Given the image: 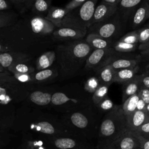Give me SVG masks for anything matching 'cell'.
Segmentation results:
<instances>
[{
  "label": "cell",
  "instance_id": "6da1fadb",
  "mask_svg": "<svg viewBox=\"0 0 149 149\" xmlns=\"http://www.w3.org/2000/svg\"><path fill=\"white\" fill-rule=\"evenodd\" d=\"M13 130L21 138L48 139L69 134L59 114L23 104L16 109Z\"/></svg>",
  "mask_w": 149,
  "mask_h": 149
},
{
  "label": "cell",
  "instance_id": "7a4b0ae2",
  "mask_svg": "<svg viewBox=\"0 0 149 149\" xmlns=\"http://www.w3.org/2000/svg\"><path fill=\"white\" fill-rule=\"evenodd\" d=\"M94 49L84 40L69 41L56 47V63L60 81L75 77Z\"/></svg>",
  "mask_w": 149,
  "mask_h": 149
},
{
  "label": "cell",
  "instance_id": "3957f363",
  "mask_svg": "<svg viewBox=\"0 0 149 149\" xmlns=\"http://www.w3.org/2000/svg\"><path fill=\"white\" fill-rule=\"evenodd\" d=\"M59 116L69 134L86 139L96 146L100 125L104 115L98 112L94 104Z\"/></svg>",
  "mask_w": 149,
  "mask_h": 149
},
{
  "label": "cell",
  "instance_id": "277c9868",
  "mask_svg": "<svg viewBox=\"0 0 149 149\" xmlns=\"http://www.w3.org/2000/svg\"><path fill=\"white\" fill-rule=\"evenodd\" d=\"M92 96L79 84L56 88L52 97L51 110L61 115L82 109L93 104Z\"/></svg>",
  "mask_w": 149,
  "mask_h": 149
},
{
  "label": "cell",
  "instance_id": "5b68a950",
  "mask_svg": "<svg viewBox=\"0 0 149 149\" xmlns=\"http://www.w3.org/2000/svg\"><path fill=\"white\" fill-rule=\"evenodd\" d=\"M127 131L126 116L122 105H115L104 115L100 125L95 149L105 146L119 138Z\"/></svg>",
  "mask_w": 149,
  "mask_h": 149
},
{
  "label": "cell",
  "instance_id": "8992f818",
  "mask_svg": "<svg viewBox=\"0 0 149 149\" xmlns=\"http://www.w3.org/2000/svg\"><path fill=\"white\" fill-rule=\"evenodd\" d=\"M98 0H87L66 15L61 26L70 27L87 32L94 15Z\"/></svg>",
  "mask_w": 149,
  "mask_h": 149
},
{
  "label": "cell",
  "instance_id": "52a82bcc",
  "mask_svg": "<svg viewBox=\"0 0 149 149\" xmlns=\"http://www.w3.org/2000/svg\"><path fill=\"white\" fill-rule=\"evenodd\" d=\"M33 85L19 82L16 79L10 82L0 84L1 105L22 104L27 98Z\"/></svg>",
  "mask_w": 149,
  "mask_h": 149
},
{
  "label": "cell",
  "instance_id": "ba28073f",
  "mask_svg": "<svg viewBox=\"0 0 149 149\" xmlns=\"http://www.w3.org/2000/svg\"><path fill=\"white\" fill-rule=\"evenodd\" d=\"M47 149H95L94 143L83 137L66 134L45 140Z\"/></svg>",
  "mask_w": 149,
  "mask_h": 149
},
{
  "label": "cell",
  "instance_id": "9c48e42d",
  "mask_svg": "<svg viewBox=\"0 0 149 149\" xmlns=\"http://www.w3.org/2000/svg\"><path fill=\"white\" fill-rule=\"evenodd\" d=\"M123 21L117 11L106 20L90 26L87 34H95L104 38L112 40L121 31Z\"/></svg>",
  "mask_w": 149,
  "mask_h": 149
},
{
  "label": "cell",
  "instance_id": "30bf717a",
  "mask_svg": "<svg viewBox=\"0 0 149 149\" xmlns=\"http://www.w3.org/2000/svg\"><path fill=\"white\" fill-rule=\"evenodd\" d=\"M56 89V88L49 87H33L30 91L27 98L20 104L29 107L52 111V97Z\"/></svg>",
  "mask_w": 149,
  "mask_h": 149
},
{
  "label": "cell",
  "instance_id": "8fae6325",
  "mask_svg": "<svg viewBox=\"0 0 149 149\" xmlns=\"http://www.w3.org/2000/svg\"><path fill=\"white\" fill-rule=\"evenodd\" d=\"M116 51L113 48L93 50L88 56L84 68L87 70H95L104 66L115 54Z\"/></svg>",
  "mask_w": 149,
  "mask_h": 149
},
{
  "label": "cell",
  "instance_id": "7c38bea8",
  "mask_svg": "<svg viewBox=\"0 0 149 149\" xmlns=\"http://www.w3.org/2000/svg\"><path fill=\"white\" fill-rule=\"evenodd\" d=\"M141 58L134 56L127 53L119 52L116 51L112 57L107 62L105 65H109L112 66L115 70L132 68L139 65Z\"/></svg>",
  "mask_w": 149,
  "mask_h": 149
},
{
  "label": "cell",
  "instance_id": "4fadbf2b",
  "mask_svg": "<svg viewBox=\"0 0 149 149\" xmlns=\"http://www.w3.org/2000/svg\"><path fill=\"white\" fill-rule=\"evenodd\" d=\"M99 149H141L140 143L134 133L127 130L111 143Z\"/></svg>",
  "mask_w": 149,
  "mask_h": 149
},
{
  "label": "cell",
  "instance_id": "5bb4252c",
  "mask_svg": "<svg viewBox=\"0 0 149 149\" xmlns=\"http://www.w3.org/2000/svg\"><path fill=\"white\" fill-rule=\"evenodd\" d=\"M87 34V32L81 30L66 26L56 27L52 33L54 38L60 41H73L83 40Z\"/></svg>",
  "mask_w": 149,
  "mask_h": 149
},
{
  "label": "cell",
  "instance_id": "9a60e30c",
  "mask_svg": "<svg viewBox=\"0 0 149 149\" xmlns=\"http://www.w3.org/2000/svg\"><path fill=\"white\" fill-rule=\"evenodd\" d=\"M0 113V132L13 130L16 113L15 105L1 104Z\"/></svg>",
  "mask_w": 149,
  "mask_h": 149
},
{
  "label": "cell",
  "instance_id": "2e32d148",
  "mask_svg": "<svg viewBox=\"0 0 149 149\" xmlns=\"http://www.w3.org/2000/svg\"><path fill=\"white\" fill-rule=\"evenodd\" d=\"M117 11V5L111 4L101 1L95 7L94 15L90 22L88 27L94 23L107 19L115 14Z\"/></svg>",
  "mask_w": 149,
  "mask_h": 149
},
{
  "label": "cell",
  "instance_id": "e0dca14e",
  "mask_svg": "<svg viewBox=\"0 0 149 149\" xmlns=\"http://www.w3.org/2000/svg\"><path fill=\"white\" fill-rule=\"evenodd\" d=\"M30 59V56L25 53L14 51L0 53V66L5 69H8L12 64L17 62H28Z\"/></svg>",
  "mask_w": 149,
  "mask_h": 149
},
{
  "label": "cell",
  "instance_id": "ac0fdd59",
  "mask_svg": "<svg viewBox=\"0 0 149 149\" xmlns=\"http://www.w3.org/2000/svg\"><path fill=\"white\" fill-rule=\"evenodd\" d=\"M148 0H143L132 14L128 21L132 28L136 29L148 19Z\"/></svg>",
  "mask_w": 149,
  "mask_h": 149
},
{
  "label": "cell",
  "instance_id": "d6986e66",
  "mask_svg": "<svg viewBox=\"0 0 149 149\" xmlns=\"http://www.w3.org/2000/svg\"><path fill=\"white\" fill-rule=\"evenodd\" d=\"M32 84H44L53 81L58 77L59 73L57 67L48 68L31 73Z\"/></svg>",
  "mask_w": 149,
  "mask_h": 149
},
{
  "label": "cell",
  "instance_id": "ffe728a7",
  "mask_svg": "<svg viewBox=\"0 0 149 149\" xmlns=\"http://www.w3.org/2000/svg\"><path fill=\"white\" fill-rule=\"evenodd\" d=\"M126 119L127 130L134 132L149 121V115L146 111L136 110L132 114L126 116Z\"/></svg>",
  "mask_w": 149,
  "mask_h": 149
},
{
  "label": "cell",
  "instance_id": "44dd1931",
  "mask_svg": "<svg viewBox=\"0 0 149 149\" xmlns=\"http://www.w3.org/2000/svg\"><path fill=\"white\" fill-rule=\"evenodd\" d=\"M143 0H121L118 5V12L123 23L129 20L136 9Z\"/></svg>",
  "mask_w": 149,
  "mask_h": 149
},
{
  "label": "cell",
  "instance_id": "7402d4cb",
  "mask_svg": "<svg viewBox=\"0 0 149 149\" xmlns=\"http://www.w3.org/2000/svg\"><path fill=\"white\" fill-rule=\"evenodd\" d=\"M69 10L65 8L51 6L45 19L51 22L56 27H60L62 26V21Z\"/></svg>",
  "mask_w": 149,
  "mask_h": 149
},
{
  "label": "cell",
  "instance_id": "603a6c76",
  "mask_svg": "<svg viewBox=\"0 0 149 149\" xmlns=\"http://www.w3.org/2000/svg\"><path fill=\"white\" fill-rule=\"evenodd\" d=\"M85 40L94 50L113 48L112 40L104 38L95 34H87Z\"/></svg>",
  "mask_w": 149,
  "mask_h": 149
},
{
  "label": "cell",
  "instance_id": "cb8c5ba5",
  "mask_svg": "<svg viewBox=\"0 0 149 149\" xmlns=\"http://www.w3.org/2000/svg\"><path fill=\"white\" fill-rule=\"evenodd\" d=\"M141 88L139 75L137 74L133 79L122 84V103L128 98L138 93Z\"/></svg>",
  "mask_w": 149,
  "mask_h": 149
},
{
  "label": "cell",
  "instance_id": "d4e9b609",
  "mask_svg": "<svg viewBox=\"0 0 149 149\" xmlns=\"http://www.w3.org/2000/svg\"><path fill=\"white\" fill-rule=\"evenodd\" d=\"M116 70L110 65H107L96 71L97 77L100 84L111 86L114 83Z\"/></svg>",
  "mask_w": 149,
  "mask_h": 149
},
{
  "label": "cell",
  "instance_id": "484cf974",
  "mask_svg": "<svg viewBox=\"0 0 149 149\" xmlns=\"http://www.w3.org/2000/svg\"><path fill=\"white\" fill-rule=\"evenodd\" d=\"M139 69L140 66L138 65L134 68H126L116 70L114 82L123 84L131 80L137 74Z\"/></svg>",
  "mask_w": 149,
  "mask_h": 149
},
{
  "label": "cell",
  "instance_id": "4316f807",
  "mask_svg": "<svg viewBox=\"0 0 149 149\" xmlns=\"http://www.w3.org/2000/svg\"><path fill=\"white\" fill-rule=\"evenodd\" d=\"M55 51H47L41 55L36 60V66L38 71L49 68L56 61Z\"/></svg>",
  "mask_w": 149,
  "mask_h": 149
},
{
  "label": "cell",
  "instance_id": "83f0119b",
  "mask_svg": "<svg viewBox=\"0 0 149 149\" xmlns=\"http://www.w3.org/2000/svg\"><path fill=\"white\" fill-rule=\"evenodd\" d=\"M51 1L52 0H35L31 8L32 12L39 16L42 17L45 14L47 16L51 7Z\"/></svg>",
  "mask_w": 149,
  "mask_h": 149
},
{
  "label": "cell",
  "instance_id": "f1b7e54d",
  "mask_svg": "<svg viewBox=\"0 0 149 149\" xmlns=\"http://www.w3.org/2000/svg\"><path fill=\"white\" fill-rule=\"evenodd\" d=\"M27 62H22L12 64L8 70L12 73L31 74L35 72L34 68Z\"/></svg>",
  "mask_w": 149,
  "mask_h": 149
},
{
  "label": "cell",
  "instance_id": "f546056e",
  "mask_svg": "<svg viewBox=\"0 0 149 149\" xmlns=\"http://www.w3.org/2000/svg\"><path fill=\"white\" fill-rule=\"evenodd\" d=\"M140 99L139 93L132 95L122 103V108L125 116H128L137 110V105Z\"/></svg>",
  "mask_w": 149,
  "mask_h": 149
},
{
  "label": "cell",
  "instance_id": "4dcf8cb0",
  "mask_svg": "<svg viewBox=\"0 0 149 149\" xmlns=\"http://www.w3.org/2000/svg\"><path fill=\"white\" fill-rule=\"evenodd\" d=\"M139 44H129L120 40H118L113 42L112 47L117 52H123V53H129L133 52L139 48Z\"/></svg>",
  "mask_w": 149,
  "mask_h": 149
},
{
  "label": "cell",
  "instance_id": "1f68e13d",
  "mask_svg": "<svg viewBox=\"0 0 149 149\" xmlns=\"http://www.w3.org/2000/svg\"><path fill=\"white\" fill-rule=\"evenodd\" d=\"M17 15L9 11H0V28L7 27L12 25L15 22Z\"/></svg>",
  "mask_w": 149,
  "mask_h": 149
},
{
  "label": "cell",
  "instance_id": "d6a6232c",
  "mask_svg": "<svg viewBox=\"0 0 149 149\" xmlns=\"http://www.w3.org/2000/svg\"><path fill=\"white\" fill-rule=\"evenodd\" d=\"M110 86L100 84L92 96L93 103L94 105L98 104L104 98L108 95V88Z\"/></svg>",
  "mask_w": 149,
  "mask_h": 149
},
{
  "label": "cell",
  "instance_id": "836d02e7",
  "mask_svg": "<svg viewBox=\"0 0 149 149\" xmlns=\"http://www.w3.org/2000/svg\"><path fill=\"white\" fill-rule=\"evenodd\" d=\"M115 105L113 104V101L109 98L108 95H107L95 106L98 112L103 115H105L107 112L112 110Z\"/></svg>",
  "mask_w": 149,
  "mask_h": 149
},
{
  "label": "cell",
  "instance_id": "e575fe53",
  "mask_svg": "<svg viewBox=\"0 0 149 149\" xmlns=\"http://www.w3.org/2000/svg\"><path fill=\"white\" fill-rule=\"evenodd\" d=\"M100 84V83L97 77L93 76L88 78L87 80V81L84 84V88L88 93L93 94Z\"/></svg>",
  "mask_w": 149,
  "mask_h": 149
},
{
  "label": "cell",
  "instance_id": "d590c367",
  "mask_svg": "<svg viewBox=\"0 0 149 149\" xmlns=\"http://www.w3.org/2000/svg\"><path fill=\"white\" fill-rule=\"evenodd\" d=\"M119 40L129 44H139L138 30H134L133 31L126 33L125 35L122 37Z\"/></svg>",
  "mask_w": 149,
  "mask_h": 149
},
{
  "label": "cell",
  "instance_id": "8d00e7d4",
  "mask_svg": "<svg viewBox=\"0 0 149 149\" xmlns=\"http://www.w3.org/2000/svg\"><path fill=\"white\" fill-rule=\"evenodd\" d=\"M139 44H145L149 41V24L138 29Z\"/></svg>",
  "mask_w": 149,
  "mask_h": 149
},
{
  "label": "cell",
  "instance_id": "74e56055",
  "mask_svg": "<svg viewBox=\"0 0 149 149\" xmlns=\"http://www.w3.org/2000/svg\"><path fill=\"white\" fill-rule=\"evenodd\" d=\"M147 139H149V121L146 122L136 130L133 132Z\"/></svg>",
  "mask_w": 149,
  "mask_h": 149
},
{
  "label": "cell",
  "instance_id": "f35d334b",
  "mask_svg": "<svg viewBox=\"0 0 149 149\" xmlns=\"http://www.w3.org/2000/svg\"><path fill=\"white\" fill-rule=\"evenodd\" d=\"M14 77L20 83L31 84L32 79L30 74H24V73H12Z\"/></svg>",
  "mask_w": 149,
  "mask_h": 149
},
{
  "label": "cell",
  "instance_id": "ab89813d",
  "mask_svg": "<svg viewBox=\"0 0 149 149\" xmlns=\"http://www.w3.org/2000/svg\"><path fill=\"white\" fill-rule=\"evenodd\" d=\"M87 1V0H72L69 3H68L64 8H65L68 10L70 11L71 10L83 5Z\"/></svg>",
  "mask_w": 149,
  "mask_h": 149
},
{
  "label": "cell",
  "instance_id": "60d3db41",
  "mask_svg": "<svg viewBox=\"0 0 149 149\" xmlns=\"http://www.w3.org/2000/svg\"><path fill=\"white\" fill-rule=\"evenodd\" d=\"M139 75L141 87L149 88V73L143 72Z\"/></svg>",
  "mask_w": 149,
  "mask_h": 149
},
{
  "label": "cell",
  "instance_id": "b9f144b4",
  "mask_svg": "<svg viewBox=\"0 0 149 149\" xmlns=\"http://www.w3.org/2000/svg\"><path fill=\"white\" fill-rule=\"evenodd\" d=\"M135 136L137 137L138 139L140 144V147L141 149H149V139H145L144 137L133 132Z\"/></svg>",
  "mask_w": 149,
  "mask_h": 149
},
{
  "label": "cell",
  "instance_id": "7bdbcfd3",
  "mask_svg": "<svg viewBox=\"0 0 149 149\" xmlns=\"http://www.w3.org/2000/svg\"><path fill=\"white\" fill-rule=\"evenodd\" d=\"M138 93L140 97L148 104L149 103V88L141 87Z\"/></svg>",
  "mask_w": 149,
  "mask_h": 149
},
{
  "label": "cell",
  "instance_id": "ee69618b",
  "mask_svg": "<svg viewBox=\"0 0 149 149\" xmlns=\"http://www.w3.org/2000/svg\"><path fill=\"white\" fill-rule=\"evenodd\" d=\"M12 4L20 12L23 13L25 11L24 6V0H9Z\"/></svg>",
  "mask_w": 149,
  "mask_h": 149
},
{
  "label": "cell",
  "instance_id": "f6af8a7d",
  "mask_svg": "<svg viewBox=\"0 0 149 149\" xmlns=\"http://www.w3.org/2000/svg\"><path fill=\"white\" fill-rule=\"evenodd\" d=\"M12 5L9 0H0V11H6L11 8Z\"/></svg>",
  "mask_w": 149,
  "mask_h": 149
},
{
  "label": "cell",
  "instance_id": "bcb514c9",
  "mask_svg": "<svg viewBox=\"0 0 149 149\" xmlns=\"http://www.w3.org/2000/svg\"><path fill=\"white\" fill-rule=\"evenodd\" d=\"M146 106H147V104L144 101V100L143 99H141L140 97V99L139 100V102H138L137 105V110L145 111Z\"/></svg>",
  "mask_w": 149,
  "mask_h": 149
},
{
  "label": "cell",
  "instance_id": "7dc6e473",
  "mask_svg": "<svg viewBox=\"0 0 149 149\" xmlns=\"http://www.w3.org/2000/svg\"><path fill=\"white\" fill-rule=\"evenodd\" d=\"M34 1L35 0H24V6L25 10L31 9Z\"/></svg>",
  "mask_w": 149,
  "mask_h": 149
},
{
  "label": "cell",
  "instance_id": "c3c4849f",
  "mask_svg": "<svg viewBox=\"0 0 149 149\" xmlns=\"http://www.w3.org/2000/svg\"><path fill=\"white\" fill-rule=\"evenodd\" d=\"M148 48H149V41L145 44H139L138 49L141 51Z\"/></svg>",
  "mask_w": 149,
  "mask_h": 149
},
{
  "label": "cell",
  "instance_id": "681fc988",
  "mask_svg": "<svg viewBox=\"0 0 149 149\" xmlns=\"http://www.w3.org/2000/svg\"><path fill=\"white\" fill-rule=\"evenodd\" d=\"M140 54L144 57H146V58L149 59V48H148L143 51H141Z\"/></svg>",
  "mask_w": 149,
  "mask_h": 149
},
{
  "label": "cell",
  "instance_id": "f907efd6",
  "mask_svg": "<svg viewBox=\"0 0 149 149\" xmlns=\"http://www.w3.org/2000/svg\"><path fill=\"white\" fill-rule=\"evenodd\" d=\"M120 1L121 0H102V1L105 2L111 3V4H113V5H118Z\"/></svg>",
  "mask_w": 149,
  "mask_h": 149
},
{
  "label": "cell",
  "instance_id": "816d5d0a",
  "mask_svg": "<svg viewBox=\"0 0 149 149\" xmlns=\"http://www.w3.org/2000/svg\"><path fill=\"white\" fill-rule=\"evenodd\" d=\"M144 72L149 73V59H148V61L146 63V64L144 66Z\"/></svg>",
  "mask_w": 149,
  "mask_h": 149
},
{
  "label": "cell",
  "instance_id": "f5cc1de1",
  "mask_svg": "<svg viewBox=\"0 0 149 149\" xmlns=\"http://www.w3.org/2000/svg\"><path fill=\"white\" fill-rule=\"evenodd\" d=\"M145 111L147 113V114L149 115V103L148 104H147V106H146Z\"/></svg>",
  "mask_w": 149,
  "mask_h": 149
},
{
  "label": "cell",
  "instance_id": "db71d44e",
  "mask_svg": "<svg viewBox=\"0 0 149 149\" xmlns=\"http://www.w3.org/2000/svg\"><path fill=\"white\" fill-rule=\"evenodd\" d=\"M148 19H149V0H148Z\"/></svg>",
  "mask_w": 149,
  "mask_h": 149
},
{
  "label": "cell",
  "instance_id": "11a10c76",
  "mask_svg": "<svg viewBox=\"0 0 149 149\" xmlns=\"http://www.w3.org/2000/svg\"><path fill=\"white\" fill-rule=\"evenodd\" d=\"M1 149H4V148H1Z\"/></svg>",
  "mask_w": 149,
  "mask_h": 149
}]
</instances>
